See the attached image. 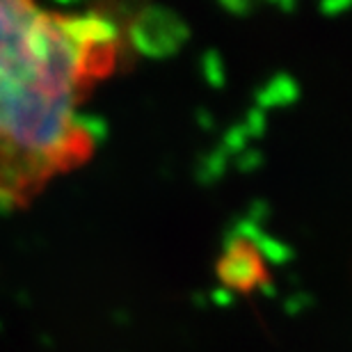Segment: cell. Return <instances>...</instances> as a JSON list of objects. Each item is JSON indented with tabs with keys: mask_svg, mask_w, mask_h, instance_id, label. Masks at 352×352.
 <instances>
[{
	"mask_svg": "<svg viewBox=\"0 0 352 352\" xmlns=\"http://www.w3.org/2000/svg\"><path fill=\"white\" fill-rule=\"evenodd\" d=\"M217 279L229 291L248 295L270 281V267L254 241L231 238L217 256Z\"/></svg>",
	"mask_w": 352,
	"mask_h": 352,
	"instance_id": "cell-2",
	"label": "cell"
},
{
	"mask_svg": "<svg viewBox=\"0 0 352 352\" xmlns=\"http://www.w3.org/2000/svg\"><path fill=\"white\" fill-rule=\"evenodd\" d=\"M122 48L119 28L98 14L0 3V204L32 199L89 158L96 140L80 108Z\"/></svg>",
	"mask_w": 352,
	"mask_h": 352,
	"instance_id": "cell-1",
	"label": "cell"
}]
</instances>
